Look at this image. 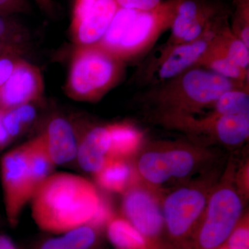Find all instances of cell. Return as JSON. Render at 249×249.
<instances>
[{"mask_svg": "<svg viewBox=\"0 0 249 249\" xmlns=\"http://www.w3.org/2000/svg\"><path fill=\"white\" fill-rule=\"evenodd\" d=\"M0 249H19L11 237L0 235Z\"/></svg>", "mask_w": 249, "mask_h": 249, "instance_id": "obj_36", "label": "cell"}, {"mask_svg": "<svg viewBox=\"0 0 249 249\" xmlns=\"http://www.w3.org/2000/svg\"><path fill=\"white\" fill-rule=\"evenodd\" d=\"M114 216L111 205L102 196L97 211L89 224L98 230L102 231L106 229L107 223Z\"/></svg>", "mask_w": 249, "mask_h": 249, "instance_id": "obj_29", "label": "cell"}, {"mask_svg": "<svg viewBox=\"0 0 249 249\" xmlns=\"http://www.w3.org/2000/svg\"><path fill=\"white\" fill-rule=\"evenodd\" d=\"M93 176L103 189L120 194H124L139 178L134 165L129 160L113 157Z\"/></svg>", "mask_w": 249, "mask_h": 249, "instance_id": "obj_17", "label": "cell"}, {"mask_svg": "<svg viewBox=\"0 0 249 249\" xmlns=\"http://www.w3.org/2000/svg\"><path fill=\"white\" fill-rule=\"evenodd\" d=\"M235 165L229 163L214 185L192 241L191 249H219L243 216L245 198L236 186Z\"/></svg>", "mask_w": 249, "mask_h": 249, "instance_id": "obj_5", "label": "cell"}, {"mask_svg": "<svg viewBox=\"0 0 249 249\" xmlns=\"http://www.w3.org/2000/svg\"><path fill=\"white\" fill-rule=\"evenodd\" d=\"M36 111L30 104L23 105L3 112L2 121L11 139L16 138L35 119Z\"/></svg>", "mask_w": 249, "mask_h": 249, "instance_id": "obj_25", "label": "cell"}, {"mask_svg": "<svg viewBox=\"0 0 249 249\" xmlns=\"http://www.w3.org/2000/svg\"><path fill=\"white\" fill-rule=\"evenodd\" d=\"M101 232L92 226L85 224L60 235L71 249H93L99 242Z\"/></svg>", "mask_w": 249, "mask_h": 249, "instance_id": "obj_26", "label": "cell"}, {"mask_svg": "<svg viewBox=\"0 0 249 249\" xmlns=\"http://www.w3.org/2000/svg\"><path fill=\"white\" fill-rule=\"evenodd\" d=\"M105 230L116 249H170L144 235L124 217L114 215Z\"/></svg>", "mask_w": 249, "mask_h": 249, "instance_id": "obj_16", "label": "cell"}, {"mask_svg": "<svg viewBox=\"0 0 249 249\" xmlns=\"http://www.w3.org/2000/svg\"><path fill=\"white\" fill-rule=\"evenodd\" d=\"M29 39V33L10 15L0 13V45L20 51Z\"/></svg>", "mask_w": 249, "mask_h": 249, "instance_id": "obj_24", "label": "cell"}, {"mask_svg": "<svg viewBox=\"0 0 249 249\" xmlns=\"http://www.w3.org/2000/svg\"><path fill=\"white\" fill-rule=\"evenodd\" d=\"M222 247L227 249H249L248 213L243 214Z\"/></svg>", "mask_w": 249, "mask_h": 249, "instance_id": "obj_28", "label": "cell"}, {"mask_svg": "<svg viewBox=\"0 0 249 249\" xmlns=\"http://www.w3.org/2000/svg\"><path fill=\"white\" fill-rule=\"evenodd\" d=\"M221 175L220 170L212 166L164 193L165 240L170 249H191L193 236Z\"/></svg>", "mask_w": 249, "mask_h": 249, "instance_id": "obj_4", "label": "cell"}, {"mask_svg": "<svg viewBox=\"0 0 249 249\" xmlns=\"http://www.w3.org/2000/svg\"><path fill=\"white\" fill-rule=\"evenodd\" d=\"M208 2L209 1L206 0H183L180 3L170 27L171 34L169 39L160 51L166 50L182 43L185 36Z\"/></svg>", "mask_w": 249, "mask_h": 249, "instance_id": "obj_20", "label": "cell"}, {"mask_svg": "<svg viewBox=\"0 0 249 249\" xmlns=\"http://www.w3.org/2000/svg\"><path fill=\"white\" fill-rule=\"evenodd\" d=\"M41 134L55 166L76 159L78 142L73 126L66 119L53 118Z\"/></svg>", "mask_w": 249, "mask_h": 249, "instance_id": "obj_15", "label": "cell"}, {"mask_svg": "<svg viewBox=\"0 0 249 249\" xmlns=\"http://www.w3.org/2000/svg\"><path fill=\"white\" fill-rule=\"evenodd\" d=\"M134 163L139 178L163 188L171 182L183 183L213 166L215 153L193 142L160 141L141 147Z\"/></svg>", "mask_w": 249, "mask_h": 249, "instance_id": "obj_3", "label": "cell"}, {"mask_svg": "<svg viewBox=\"0 0 249 249\" xmlns=\"http://www.w3.org/2000/svg\"><path fill=\"white\" fill-rule=\"evenodd\" d=\"M31 11L29 0H0V13L6 15L29 14Z\"/></svg>", "mask_w": 249, "mask_h": 249, "instance_id": "obj_30", "label": "cell"}, {"mask_svg": "<svg viewBox=\"0 0 249 249\" xmlns=\"http://www.w3.org/2000/svg\"><path fill=\"white\" fill-rule=\"evenodd\" d=\"M19 51L8 46L0 45V57L9 53H18Z\"/></svg>", "mask_w": 249, "mask_h": 249, "instance_id": "obj_37", "label": "cell"}, {"mask_svg": "<svg viewBox=\"0 0 249 249\" xmlns=\"http://www.w3.org/2000/svg\"><path fill=\"white\" fill-rule=\"evenodd\" d=\"M197 67L209 70L228 79L249 83V70L236 65L227 56L216 40V36Z\"/></svg>", "mask_w": 249, "mask_h": 249, "instance_id": "obj_18", "label": "cell"}, {"mask_svg": "<svg viewBox=\"0 0 249 249\" xmlns=\"http://www.w3.org/2000/svg\"><path fill=\"white\" fill-rule=\"evenodd\" d=\"M16 54H6L0 57V88L11 76L16 63L19 60L15 57Z\"/></svg>", "mask_w": 249, "mask_h": 249, "instance_id": "obj_32", "label": "cell"}, {"mask_svg": "<svg viewBox=\"0 0 249 249\" xmlns=\"http://www.w3.org/2000/svg\"><path fill=\"white\" fill-rule=\"evenodd\" d=\"M119 8L147 11L155 9L162 2V0H115Z\"/></svg>", "mask_w": 249, "mask_h": 249, "instance_id": "obj_31", "label": "cell"}, {"mask_svg": "<svg viewBox=\"0 0 249 249\" xmlns=\"http://www.w3.org/2000/svg\"><path fill=\"white\" fill-rule=\"evenodd\" d=\"M164 193L139 178L123 194L122 217L148 238L169 248L162 206Z\"/></svg>", "mask_w": 249, "mask_h": 249, "instance_id": "obj_9", "label": "cell"}, {"mask_svg": "<svg viewBox=\"0 0 249 249\" xmlns=\"http://www.w3.org/2000/svg\"><path fill=\"white\" fill-rule=\"evenodd\" d=\"M31 178L36 188L53 173L55 165L49 155L42 134L24 143Z\"/></svg>", "mask_w": 249, "mask_h": 249, "instance_id": "obj_21", "label": "cell"}, {"mask_svg": "<svg viewBox=\"0 0 249 249\" xmlns=\"http://www.w3.org/2000/svg\"><path fill=\"white\" fill-rule=\"evenodd\" d=\"M102 196L89 180L76 175L52 173L36 188L30 203L31 215L42 231L62 235L89 224Z\"/></svg>", "mask_w": 249, "mask_h": 249, "instance_id": "obj_1", "label": "cell"}, {"mask_svg": "<svg viewBox=\"0 0 249 249\" xmlns=\"http://www.w3.org/2000/svg\"><path fill=\"white\" fill-rule=\"evenodd\" d=\"M235 13L231 27L234 35L249 47V0H233Z\"/></svg>", "mask_w": 249, "mask_h": 249, "instance_id": "obj_27", "label": "cell"}, {"mask_svg": "<svg viewBox=\"0 0 249 249\" xmlns=\"http://www.w3.org/2000/svg\"><path fill=\"white\" fill-rule=\"evenodd\" d=\"M111 135L109 125H96L87 131L78 142L76 159L80 168L96 174L110 157Z\"/></svg>", "mask_w": 249, "mask_h": 249, "instance_id": "obj_14", "label": "cell"}, {"mask_svg": "<svg viewBox=\"0 0 249 249\" xmlns=\"http://www.w3.org/2000/svg\"><path fill=\"white\" fill-rule=\"evenodd\" d=\"M249 87L223 93L211 109L218 115L249 114Z\"/></svg>", "mask_w": 249, "mask_h": 249, "instance_id": "obj_23", "label": "cell"}, {"mask_svg": "<svg viewBox=\"0 0 249 249\" xmlns=\"http://www.w3.org/2000/svg\"><path fill=\"white\" fill-rule=\"evenodd\" d=\"M124 63L98 45L78 47L72 59L67 93L85 102L101 99L120 80Z\"/></svg>", "mask_w": 249, "mask_h": 249, "instance_id": "obj_6", "label": "cell"}, {"mask_svg": "<svg viewBox=\"0 0 249 249\" xmlns=\"http://www.w3.org/2000/svg\"><path fill=\"white\" fill-rule=\"evenodd\" d=\"M182 1L165 0L155 9L138 11L112 55L124 62L147 52L163 32L170 29L178 5Z\"/></svg>", "mask_w": 249, "mask_h": 249, "instance_id": "obj_8", "label": "cell"}, {"mask_svg": "<svg viewBox=\"0 0 249 249\" xmlns=\"http://www.w3.org/2000/svg\"><path fill=\"white\" fill-rule=\"evenodd\" d=\"M39 249H71L62 240L61 236L49 238L41 244Z\"/></svg>", "mask_w": 249, "mask_h": 249, "instance_id": "obj_33", "label": "cell"}, {"mask_svg": "<svg viewBox=\"0 0 249 249\" xmlns=\"http://www.w3.org/2000/svg\"><path fill=\"white\" fill-rule=\"evenodd\" d=\"M40 70L19 60L11 76L0 88V109L7 111L40 98L43 91Z\"/></svg>", "mask_w": 249, "mask_h": 249, "instance_id": "obj_12", "label": "cell"}, {"mask_svg": "<svg viewBox=\"0 0 249 249\" xmlns=\"http://www.w3.org/2000/svg\"><path fill=\"white\" fill-rule=\"evenodd\" d=\"M216 40L228 57L245 70L249 68V47L234 35L229 26L225 23L218 31Z\"/></svg>", "mask_w": 249, "mask_h": 249, "instance_id": "obj_22", "label": "cell"}, {"mask_svg": "<svg viewBox=\"0 0 249 249\" xmlns=\"http://www.w3.org/2000/svg\"><path fill=\"white\" fill-rule=\"evenodd\" d=\"M119 8L115 0H96L85 14L72 19V32L79 47L97 45Z\"/></svg>", "mask_w": 249, "mask_h": 249, "instance_id": "obj_13", "label": "cell"}, {"mask_svg": "<svg viewBox=\"0 0 249 249\" xmlns=\"http://www.w3.org/2000/svg\"><path fill=\"white\" fill-rule=\"evenodd\" d=\"M228 18L229 15L223 16L204 35L196 40L178 44L166 50L160 51L158 58L150 65L152 85L166 81L193 67H197L214 36L228 22Z\"/></svg>", "mask_w": 249, "mask_h": 249, "instance_id": "obj_11", "label": "cell"}, {"mask_svg": "<svg viewBox=\"0 0 249 249\" xmlns=\"http://www.w3.org/2000/svg\"><path fill=\"white\" fill-rule=\"evenodd\" d=\"M249 83L228 79L201 67H195L178 76L152 85L140 95L139 101L154 119L160 116L196 115L212 108L223 93Z\"/></svg>", "mask_w": 249, "mask_h": 249, "instance_id": "obj_2", "label": "cell"}, {"mask_svg": "<svg viewBox=\"0 0 249 249\" xmlns=\"http://www.w3.org/2000/svg\"><path fill=\"white\" fill-rule=\"evenodd\" d=\"M36 4L46 14L53 16L55 14V4L53 0H34Z\"/></svg>", "mask_w": 249, "mask_h": 249, "instance_id": "obj_34", "label": "cell"}, {"mask_svg": "<svg viewBox=\"0 0 249 249\" xmlns=\"http://www.w3.org/2000/svg\"></svg>", "mask_w": 249, "mask_h": 249, "instance_id": "obj_38", "label": "cell"}, {"mask_svg": "<svg viewBox=\"0 0 249 249\" xmlns=\"http://www.w3.org/2000/svg\"><path fill=\"white\" fill-rule=\"evenodd\" d=\"M0 175L6 217L15 227L36 191L24 143L1 157Z\"/></svg>", "mask_w": 249, "mask_h": 249, "instance_id": "obj_10", "label": "cell"}, {"mask_svg": "<svg viewBox=\"0 0 249 249\" xmlns=\"http://www.w3.org/2000/svg\"><path fill=\"white\" fill-rule=\"evenodd\" d=\"M154 120L165 128L182 132L192 142L205 147L212 144L240 146L249 137V114L220 116L212 111L203 116L177 114Z\"/></svg>", "mask_w": 249, "mask_h": 249, "instance_id": "obj_7", "label": "cell"}, {"mask_svg": "<svg viewBox=\"0 0 249 249\" xmlns=\"http://www.w3.org/2000/svg\"><path fill=\"white\" fill-rule=\"evenodd\" d=\"M3 112H4V111L0 109V148L7 145L12 140L10 137L4 124H3Z\"/></svg>", "mask_w": 249, "mask_h": 249, "instance_id": "obj_35", "label": "cell"}, {"mask_svg": "<svg viewBox=\"0 0 249 249\" xmlns=\"http://www.w3.org/2000/svg\"><path fill=\"white\" fill-rule=\"evenodd\" d=\"M108 125L111 135V157L129 160L138 154L143 138L142 132L129 123H115Z\"/></svg>", "mask_w": 249, "mask_h": 249, "instance_id": "obj_19", "label": "cell"}]
</instances>
